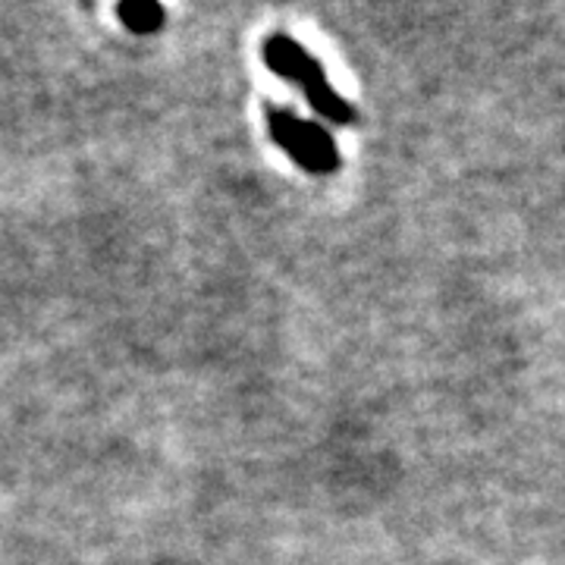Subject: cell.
Wrapping results in <instances>:
<instances>
[{
	"instance_id": "2",
	"label": "cell",
	"mask_w": 565,
	"mask_h": 565,
	"mask_svg": "<svg viewBox=\"0 0 565 565\" xmlns=\"http://www.w3.org/2000/svg\"><path fill=\"white\" fill-rule=\"evenodd\" d=\"M267 126H270L274 141L282 145L286 154L296 163H302L305 170H311V173L337 170V163H340L337 145H333V139L323 132L321 126L299 120L296 114L280 110V107H267Z\"/></svg>"
},
{
	"instance_id": "1",
	"label": "cell",
	"mask_w": 565,
	"mask_h": 565,
	"mask_svg": "<svg viewBox=\"0 0 565 565\" xmlns=\"http://www.w3.org/2000/svg\"><path fill=\"white\" fill-rule=\"evenodd\" d=\"M264 63L270 73H277L280 79L292 82L296 88H302L305 98L311 102V107L323 114L327 120L333 122H349L352 120V107L330 88V82L321 73L318 61L299 47L292 39L286 35H274V39L264 41Z\"/></svg>"
},
{
	"instance_id": "3",
	"label": "cell",
	"mask_w": 565,
	"mask_h": 565,
	"mask_svg": "<svg viewBox=\"0 0 565 565\" xmlns=\"http://www.w3.org/2000/svg\"><path fill=\"white\" fill-rule=\"evenodd\" d=\"M117 13H120L122 25L136 35H151L163 22V7L158 3H122Z\"/></svg>"
}]
</instances>
